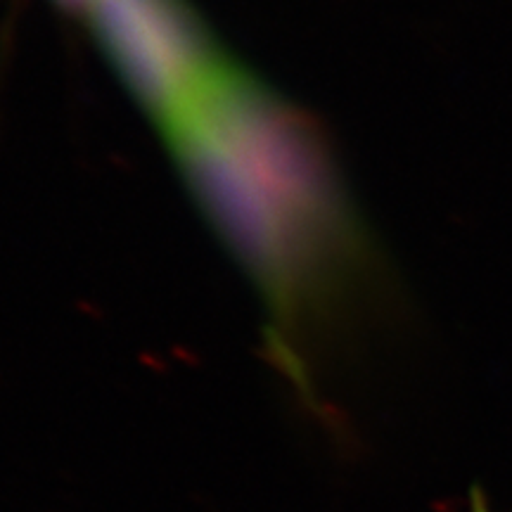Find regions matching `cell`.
Here are the masks:
<instances>
[{"label": "cell", "mask_w": 512, "mask_h": 512, "mask_svg": "<svg viewBox=\"0 0 512 512\" xmlns=\"http://www.w3.org/2000/svg\"><path fill=\"white\" fill-rule=\"evenodd\" d=\"M470 512H491L482 489H472V494H470Z\"/></svg>", "instance_id": "1"}]
</instances>
